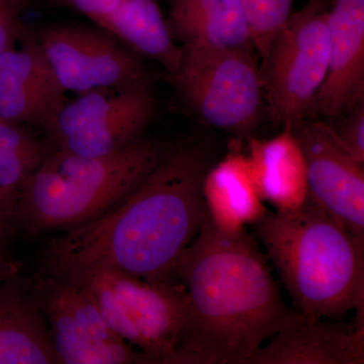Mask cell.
<instances>
[{"label":"cell","mask_w":364,"mask_h":364,"mask_svg":"<svg viewBox=\"0 0 364 364\" xmlns=\"http://www.w3.org/2000/svg\"><path fill=\"white\" fill-rule=\"evenodd\" d=\"M205 151L166 152L149 176L111 210L50 242L45 265L53 279L77 282L97 270H117L149 282H177L181 254L205 218Z\"/></svg>","instance_id":"6da1fadb"},{"label":"cell","mask_w":364,"mask_h":364,"mask_svg":"<svg viewBox=\"0 0 364 364\" xmlns=\"http://www.w3.org/2000/svg\"><path fill=\"white\" fill-rule=\"evenodd\" d=\"M176 277L186 316L172 364H249L291 313L255 237L221 233L208 215Z\"/></svg>","instance_id":"7a4b0ae2"},{"label":"cell","mask_w":364,"mask_h":364,"mask_svg":"<svg viewBox=\"0 0 364 364\" xmlns=\"http://www.w3.org/2000/svg\"><path fill=\"white\" fill-rule=\"evenodd\" d=\"M294 312L340 320L364 310V238L308 196L291 212H268L252 225Z\"/></svg>","instance_id":"3957f363"},{"label":"cell","mask_w":364,"mask_h":364,"mask_svg":"<svg viewBox=\"0 0 364 364\" xmlns=\"http://www.w3.org/2000/svg\"><path fill=\"white\" fill-rule=\"evenodd\" d=\"M165 154L159 144L142 136L104 156L56 150L21 184L14 219L33 233L85 224L124 200Z\"/></svg>","instance_id":"277c9868"},{"label":"cell","mask_w":364,"mask_h":364,"mask_svg":"<svg viewBox=\"0 0 364 364\" xmlns=\"http://www.w3.org/2000/svg\"><path fill=\"white\" fill-rule=\"evenodd\" d=\"M172 77L205 123L232 132L250 130L259 119L263 81L252 50L183 46Z\"/></svg>","instance_id":"5b68a950"},{"label":"cell","mask_w":364,"mask_h":364,"mask_svg":"<svg viewBox=\"0 0 364 364\" xmlns=\"http://www.w3.org/2000/svg\"><path fill=\"white\" fill-rule=\"evenodd\" d=\"M265 95L275 124L293 130L311 109L329 66V30L322 2L291 14L265 57Z\"/></svg>","instance_id":"8992f818"},{"label":"cell","mask_w":364,"mask_h":364,"mask_svg":"<svg viewBox=\"0 0 364 364\" xmlns=\"http://www.w3.org/2000/svg\"><path fill=\"white\" fill-rule=\"evenodd\" d=\"M100 30L76 23H51L32 32L66 92L81 95L149 85V72L139 55Z\"/></svg>","instance_id":"52a82bcc"},{"label":"cell","mask_w":364,"mask_h":364,"mask_svg":"<svg viewBox=\"0 0 364 364\" xmlns=\"http://www.w3.org/2000/svg\"><path fill=\"white\" fill-rule=\"evenodd\" d=\"M293 131L305 154L309 198L364 238L363 164L339 145L330 124L304 121Z\"/></svg>","instance_id":"ba28073f"},{"label":"cell","mask_w":364,"mask_h":364,"mask_svg":"<svg viewBox=\"0 0 364 364\" xmlns=\"http://www.w3.org/2000/svg\"><path fill=\"white\" fill-rule=\"evenodd\" d=\"M102 272L123 303L133 329V346L154 363H171L186 321L183 286L149 282L117 270Z\"/></svg>","instance_id":"9c48e42d"},{"label":"cell","mask_w":364,"mask_h":364,"mask_svg":"<svg viewBox=\"0 0 364 364\" xmlns=\"http://www.w3.org/2000/svg\"><path fill=\"white\" fill-rule=\"evenodd\" d=\"M364 310L353 322H332L291 311L249 364H363Z\"/></svg>","instance_id":"30bf717a"},{"label":"cell","mask_w":364,"mask_h":364,"mask_svg":"<svg viewBox=\"0 0 364 364\" xmlns=\"http://www.w3.org/2000/svg\"><path fill=\"white\" fill-rule=\"evenodd\" d=\"M18 43L0 55V119L44 127L66 104V91L28 26Z\"/></svg>","instance_id":"8fae6325"},{"label":"cell","mask_w":364,"mask_h":364,"mask_svg":"<svg viewBox=\"0 0 364 364\" xmlns=\"http://www.w3.org/2000/svg\"><path fill=\"white\" fill-rule=\"evenodd\" d=\"M329 66L311 114L340 117L364 90V0H333L327 11Z\"/></svg>","instance_id":"7c38bea8"},{"label":"cell","mask_w":364,"mask_h":364,"mask_svg":"<svg viewBox=\"0 0 364 364\" xmlns=\"http://www.w3.org/2000/svg\"><path fill=\"white\" fill-rule=\"evenodd\" d=\"M254 183L274 212H291L309 196L305 154L291 129L270 139H251L247 154Z\"/></svg>","instance_id":"4fadbf2b"},{"label":"cell","mask_w":364,"mask_h":364,"mask_svg":"<svg viewBox=\"0 0 364 364\" xmlns=\"http://www.w3.org/2000/svg\"><path fill=\"white\" fill-rule=\"evenodd\" d=\"M203 196L208 221L227 235L243 233L269 212L258 195L248 156L241 152L229 153L208 168Z\"/></svg>","instance_id":"5bb4252c"},{"label":"cell","mask_w":364,"mask_h":364,"mask_svg":"<svg viewBox=\"0 0 364 364\" xmlns=\"http://www.w3.org/2000/svg\"><path fill=\"white\" fill-rule=\"evenodd\" d=\"M169 30L183 46L254 49L240 0H169Z\"/></svg>","instance_id":"9a60e30c"},{"label":"cell","mask_w":364,"mask_h":364,"mask_svg":"<svg viewBox=\"0 0 364 364\" xmlns=\"http://www.w3.org/2000/svg\"><path fill=\"white\" fill-rule=\"evenodd\" d=\"M40 306L49 324L50 337L58 363H153L152 359L126 341L107 343L93 338L74 320L50 284L41 286Z\"/></svg>","instance_id":"2e32d148"},{"label":"cell","mask_w":364,"mask_h":364,"mask_svg":"<svg viewBox=\"0 0 364 364\" xmlns=\"http://www.w3.org/2000/svg\"><path fill=\"white\" fill-rule=\"evenodd\" d=\"M97 26L136 54L156 60L171 77L178 71L183 49L174 43L157 0H122Z\"/></svg>","instance_id":"e0dca14e"},{"label":"cell","mask_w":364,"mask_h":364,"mask_svg":"<svg viewBox=\"0 0 364 364\" xmlns=\"http://www.w3.org/2000/svg\"><path fill=\"white\" fill-rule=\"evenodd\" d=\"M9 279L0 287V364L58 363L39 310Z\"/></svg>","instance_id":"ac0fdd59"},{"label":"cell","mask_w":364,"mask_h":364,"mask_svg":"<svg viewBox=\"0 0 364 364\" xmlns=\"http://www.w3.org/2000/svg\"><path fill=\"white\" fill-rule=\"evenodd\" d=\"M155 112L156 100L149 85L136 86L131 88L126 100L116 111L67 139L56 149L81 157L111 154L141 138L154 119Z\"/></svg>","instance_id":"d6986e66"},{"label":"cell","mask_w":364,"mask_h":364,"mask_svg":"<svg viewBox=\"0 0 364 364\" xmlns=\"http://www.w3.org/2000/svg\"><path fill=\"white\" fill-rule=\"evenodd\" d=\"M45 157L42 143L25 126L0 119V191L18 195Z\"/></svg>","instance_id":"ffe728a7"},{"label":"cell","mask_w":364,"mask_h":364,"mask_svg":"<svg viewBox=\"0 0 364 364\" xmlns=\"http://www.w3.org/2000/svg\"><path fill=\"white\" fill-rule=\"evenodd\" d=\"M294 0H240L252 33L254 48L263 59L291 14Z\"/></svg>","instance_id":"44dd1931"},{"label":"cell","mask_w":364,"mask_h":364,"mask_svg":"<svg viewBox=\"0 0 364 364\" xmlns=\"http://www.w3.org/2000/svg\"><path fill=\"white\" fill-rule=\"evenodd\" d=\"M344 114L346 116L342 117L341 122L337 126H330V128L339 145L354 160L364 165L363 100H359Z\"/></svg>","instance_id":"7402d4cb"},{"label":"cell","mask_w":364,"mask_h":364,"mask_svg":"<svg viewBox=\"0 0 364 364\" xmlns=\"http://www.w3.org/2000/svg\"><path fill=\"white\" fill-rule=\"evenodd\" d=\"M26 6V0H0V55L16 47L25 32L21 14Z\"/></svg>","instance_id":"603a6c76"},{"label":"cell","mask_w":364,"mask_h":364,"mask_svg":"<svg viewBox=\"0 0 364 364\" xmlns=\"http://www.w3.org/2000/svg\"><path fill=\"white\" fill-rule=\"evenodd\" d=\"M37 1L45 6L65 9L83 14L98 25L104 18L116 9L122 0H26Z\"/></svg>","instance_id":"cb8c5ba5"},{"label":"cell","mask_w":364,"mask_h":364,"mask_svg":"<svg viewBox=\"0 0 364 364\" xmlns=\"http://www.w3.org/2000/svg\"><path fill=\"white\" fill-rule=\"evenodd\" d=\"M18 196L11 195L0 191V247L11 231V223L14 221V208H16Z\"/></svg>","instance_id":"d4e9b609"},{"label":"cell","mask_w":364,"mask_h":364,"mask_svg":"<svg viewBox=\"0 0 364 364\" xmlns=\"http://www.w3.org/2000/svg\"><path fill=\"white\" fill-rule=\"evenodd\" d=\"M11 263L7 260L6 254L0 247V287L11 279Z\"/></svg>","instance_id":"484cf974"}]
</instances>
